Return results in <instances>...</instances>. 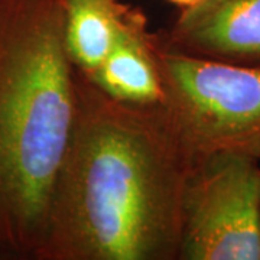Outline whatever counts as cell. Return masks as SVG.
Returning a JSON list of instances; mask_svg holds the SVG:
<instances>
[{
    "label": "cell",
    "instance_id": "cell-1",
    "mask_svg": "<svg viewBox=\"0 0 260 260\" xmlns=\"http://www.w3.org/2000/svg\"><path fill=\"white\" fill-rule=\"evenodd\" d=\"M78 112L37 260H179L197 159L165 106L109 97L78 73Z\"/></svg>",
    "mask_w": 260,
    "mask_h": 260
},
{
    "label": "cell",
    "instance_id": "cell-2",
    "mask_svg": "<svg viewBox=\"0 0 260 260\" xmlns=\"http://www.w3.org/2000/svg\"><path fill=\"white\" fill-rule=\"evenodd\" d=\"M62 0H0V259L37 260L78 112Z\"/></svg>",
    "mask_w": 260,
    "mask_h": 260
},
{
    "label": "cell",
    "instance_id": "cell-3",
    "mask_svg": "<svg viewBox=\"0 0 260 260\" xmlns=\"http://www.w3.org/2000/svg\"><path fill=\"white\" fill-rule=\"evenodd\" d=\"M156 58L162 104L197 164L220 153L260 162V68L177 54L158 42Z\"/></svg>",
    "mask_w": 260,
    "mask_h": 260
},
{
    "label": "cell",
    "instance_id": "cell-4",
    "mask_svg": "<svg viewBox=\"0 0 260 260\" xmlns=\"http://www.w3.org/2000/svg\"><path fill=\"white\" fill-rule=\"evenodd\" d=\"M179 260H260V165L220 153L197 164L186 186Z\"/></svg>",
    "mask_w": 260,
    "mask_h": 260
},
{
    "label": "cell",
    "instance_id": "cell-5",
    "mask_svg": "<svg viewBox=\"0 0 260 260\" xmlns=\"http://www.w3.org/2000/svg\"><path fill=\"white\" fill-rule=\"evenodd\" d=\"M155 38L177 54L260 68V0H201Z\"/></svg>",
    "mask_w": 260,
    "mask_h": 260
},
{
    "label": "cell",
    "instance_id": "cell-6",
    "mask_svg": "<svg viewBox=\"0 0 260 260\" xmlns=\"http://www.w3.org/2000/svg\"><path fill=\"white\" fill-rule=\"evenodd\" d=\"M87 78L119 102L138 106L164 103L156 39L153 32H149L148 18L142 10L139 9L123 30L97 71Z\"/></svg>",
    "mask_w": 260,
    "mask_h": 260
},
{
    "label": "cell",
    "instance_id": "cell-7",
    "mask_svg": "<svg viewBox=\"0 0 260 260\" xmlns=\"http://www.w3.org/2000/svg\"><path fill=\"white\" fill-rule=\"evenodd\" d=\"M64 45L75 70L91 77L139 12L121 0H62Z\"/></svg>",
    "mask_w": 260,
    "mask_h": 260
},
{
    "label": "cell",
    "instance_id": "cell-8",
    "mask_svg": "<svg viewBox=\"0 0 260 260\" xmlns=\"http://www.w3.org/2000/svg\"><path fill=\"white\" fill-rule=\"evenodd\" d=\"M168 2L174 3L175 6L181 8V9H185V8H189V6H194L201 0H168Z\"/></svg>",
    "mask_w": 260,
    "mask_h": 260
}]
</instances>
